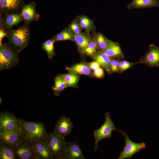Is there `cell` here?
Returning a JSON list of instances; mask_svg holds the SVG:
<instances>
[{"label": "cell", "mask_w": 159, "mask_h": 159, "mask_svg": "<svg viewBox=\"0 0 159 159\" xmlns=\"http://www.w3.org/2000/svg\"><path fill=\"white\" fill-rule=\"evenodd\" d=\"M20 120L21 141L44 140L47 137L48 134L44 123Z\"/></svg>", "instance_id": "1"}, {"label": "cell", "mask_w": 159, "mask_h": 159, "mask_svg": "<svg viewBox=\"0 0 159 159\" xmlns=\"http://www.w3.org/2000/svg\"><path fill=\"white\" fill-rule=\"evenodd\" d=\"M29 24H24L18 29L7 32L8 43L21 52L28 45L30 37Z\"/></svg>", "instance_id": "2"}, {"label": "cell", "mask_w": 159, "mask_h": 159, "mask_svg": "<svg viewBox=\"0 0 159 159\" xmlns=\"http://www.w3.org/2000/svg\"><path fill=\"white\" fill-rule=\"evenodd\" d=\"M20 52L8 43L0 47V70L7 69L17 65Z\"/></svg>", "instance_id": "3"}, {"label": "cell", "mask_w": 159, "mask_h": 159, "mask_svg": "<svg viewBox=\"0 0 159 159\" xmlns=\"http://www.w3.org/2000/svg\"><path fill=\"white\" fill-rule=\"evenodd\" d=\"M105 120L104 123L99 128L95 130L93 133L95 140L94 150L95 151L99 147L98 143L99 142L107 138L111 139L113 131L115 130L118 131L115 128L110 118L109 112L105 113Z\"/></svg>", "instance_id": "4"}, {"label": "cell", "mask_w": 159, "mask_h": 159, "mask_svg": "<svg viewBox=\"0 0 159 159\" xmlns=\"http://www.w3.org/2000/svg\"><path fill=\"white\" fill-rule=\"evenodd\" d=\"M44 140L48 143L54 159H63V154L67 144L65 138L52 132L48 134Z\"/></svg>", "instance_id": "5"}, {"label": "cell", "mask_w": 159, "mask_h": 159, "mask_svg": "<svg viewBox=\"0 0 159 159\" xmlns=\"http://www.w3.org/2000/svg\"><path fill=\"white\" fill-rule=\"evenodd\" d=\"M125 138V144L123 150L120 152L118 159H130L134 154L139 152L146 147V144L143 142L135 143L131 140L128 135L125 132L118 130Z\"/></svg>", "instance_id": "6"}, {"label": "cell", "mask_w": 159, "mask_h": 159, "mask_svg": "<svg viewBox=\"0 0 159 159\" xmlns=\"http://www.w3.org/2000/svg\"><path fill=\"white\" fill-rule=\"evenodd\" d=\"M19 118L9 111L0 113V133L19 128L21 125Z\"/></svg>", "instance_id": "7"}, {"label": "cell", "mask_w": 159, "mask_h": 159, "mask_svg": "<svg viewBox=\"0 0 159 159\" xmlns=\"http://www.w3.org/2000/svg\"><path fill=\"white\" fill-rule=\"evenodd\" d=\"M12 149L16 158L37 159L31 141H21Z\"/></svg>", "instance_id": "8"}, {"label": "cell", "mask_w": 159, "mask_h": 159, "mask_svg": "<svg viewBox=\"0 0 159 159\" xmlns=\"http://www.w3.org/2000/svg\"><path fill=\"white\" fill-rule=\"evenodd\" d=\"M21 141L20 127L0 133V143L13 149Z\"/></svg>", "instance_id": "9"}, {"label": "cell", "mask_w": 159, "mask_h": 159, "mask_svg": "<svg viewBox=\"0 0 159 159\" xmlns=\"http://www.w3.org/2000/svg\"><path fill=\"white\" fill-rule=\"evenodd\" d=\"M138 63L150 67H158L159 66V47L153 44L150 45L148 51L141 57Z\"/></svg>", "instance_id": "10"}, {"label": "cell", "mask_w": 159, "mask_h": 159, "mask_svg": "<svg viewBox=\"0 0 159 159\" xmlns=\"http://www.w3.org/2000/svg\"><path fill=\"white\" fill-rule=\"evenodd\" d=\"M73 128V124L70 118L63 115L59 119L53 132L65 138L71 134Z\"/></svg>", "instance_id": "11"}, {"label": "cell", "mask_w": 159, "mask_h": 159, "mask_svg": "<svg viewBox=\"0 0 159 159\" xmlns=\"http://www.w3.org/2000/svg\"><path fill=\"white\" fill-rule=\"evenodd\" d=\"M20 14L24 24H29L31 22L37 21L40 15L36 12V4L32 1L25 4L22 8Z\"/></svg>", "instance_id": "12"}, {"label": "cell", "mask_w": 159, "mask_h": 159, "mask_svg": "<svg viewBox=\"0 0 159 159\" xmlns=\"http://www.w3.org/2000/svg\"><path fill=\"white\" fill-rule=\"evenodd\" d=\"M32 142L37 159H54L46 142L42 140Z\"/></svg>", "instance_id": "13"}, {"label": "cell", "mask_w": 159, "mask_h": 159, "mask_svg": "<svg viewBox=\"0 0 159 159\" xmlns=\"http://www.w3.org/2000/svg\"><path fill=\"white\" fill-rule=\"evenodd\" d=\"M0 13V26H3L7 32L11 30L14 26L23 21L20 13Z\"/></svg>", "instance_id": "14"}, {"label": "cell", "mask_w": 159, "mask_h": 159, "mask_svg": "<svg viewBox=\"0 0 159 159\" xmlns=\"http://www.w3.org/2000/svg\"><path fill=\"white\" fill-rule=\"evenodd\" d=\"M25 4L24 0H0V13H20Z\"/></svg>", "instance_id": "15"}, {"label": "cell", "mask_w": 159, "mask_h": 159, "mask_svg": "<svg viewBox=\"0 0 159 159\" xmlns=\"http://www.w3.org/2000/svg\"><path fill=\"white\" fill-rule=\"evenodd\" d=\"M78 144L73 141L67 143L63 154V159H85Z\"/></svg>", "instance_id": "16"}, {"label": "cell", "mask_w": 159, "mask_h": 159, "mask_svg": "<svg viewBox=\"0 0 159 159\" xmlns=\"http://www.w3.org/2000/svg\"><path fill=\"white\" fill-rule=\"evenodd\" d=\"M107 56L119 59H124V55L120 44L117 42L108 40L106 48L101 51Z\"/></svg>", "instance_id": "17"}, {"label": "cell", "mask_w": 159, "mask_h": 159, "mask_svg": "<svg viewBox=\"0 0 159 159\" xmlns=\"http://www.w3.org/2000/svg\"><path fill=\"white\" fill-rule=\"evenodd\" d=\"M159 8V0H132L127 6L128 9Z\"/></svg>", "instance_id": "18"}, {"label": "cell", "mask_w": 159, "mask_h": 159, "mask_svg": "<svg viewBox=\"0 0 159 159\" xmlns=\"http://www.w3.org/2000/svg\"><path fill=\"white\" fill-rule=\"evenodd\" d=\"M90 32L85 31L75 34L74 41L79 51L82 53L92 38Z\"/></svg>", "instance_id": "19"}, {"label": "cell", "mask_w": 159, "mask_h": 159, "mask_svg": "<svg viewBox=\"0 0 159 159\" xmlns=\"http://www.w3.org/2000/svg\"><path fill=\"white\" fill-rule=\"evenodd\" d=\"M66 69L68 72L79 75H83L88 76L92 74L91 69L87 64L80 62L70 67H67Z\"/></svg>", "instance_id": "20"}, {"label": "cell", "mask_w": 159, "mask_h": 159, "mask_svg": "<svg viewBox=\"0 0 159 159\" xmlns=\"http://www.w3.org/2000/svg\"><path fill=\"white\" fill-rule=\"evenodd\" d=\"M92 57L97 61L107 72L110 73V61L112 57H110L103 52L98 51Z\"/></svg>", "instance_id": "21"}, {"label": "cell", "mask_w": 159, "mask_h": 159, "mask_svg": "<svg viewBox=\"0 0 159 159\" xmlns=\"http://www.w3.org/2000/svg\"><path fill=\"white\" fill-rule=\"evenodd\" d=\"M67 87H68L64 80L62 74L56 76L54 79V86L52 87L54 94L59 96L61 92Z\"/></svg>", "instance_id": "22"}, {"label": "cell", "mask_w": 159, "mask_h": 159, "mask_svg": "<svg viewBox=\"0 0 159 159\" xmlns=\"http://www.w3.org/2000/svg\"><path fill=\"white\" fill-rule=\"evenodd\" d=\"M75 34L68 28L64 29L62 31L52 37L55 42L70 40L74 41Z\"/></svg>", "instance_id": "23"}, {"label": "cell", "mask_w": 159, "mask_h": 159, "mask_svg": "<svg viewBox=\"0 0 159 159\" xmlns=\"http://www.w3.org/2000/svg\"><path fill=\"white\" fill-rule=\"evenodd\" d=\"M55 42V40L52 38L47 39L41 45L42 48L46 52L48 58L50 59H52L56 55L54 47Z\"/></svg>", "instance_id": "24"}, {"label": "cell", "mask_w": 159, "mask_h": 159, "mask_svg": "<svg viewBox=\"0 0 159 159\" xmlns=\"http://www.w3.org/2000/svg\"><path fill=\"white\" fill-rule=\"evenodd\" d=\"M80 25L82 28L87 32H93L95 26L92 21L85 15H81L78 17Z\"/></svg>", "instance_id": "25"}, {"label": "cell", "mask_w": 159, "mask_h": 159, "mask_svg": "<svg viewBox=\"0 0 159 159\" xmlns=\"http://www.w3.org/2000/svg\"><path fill=\"white\" fill-rule=\"evenodd\" d=\"M62 74L68 87H75L77 86L80 78L79 74L69 72Z\"/></svg>", "instance_id": "26"}, {"label": "cell", "mask_w": 159, "mask_h": 159, "mask_svg": "<svg viewBox=\"0 0 159 159\" xmlns=\"http://www.w3.org/2000/svg\"><path fill=\"white\" fill-rule=\"evenodd\" d=\"M97 45L98 51L104 50L107 45L108 39L100 33L95 34L93 36Z\"/></svg>", "instance_id": "27"}, {"label": "cell", "mask_w": 159, "mask_h": 159, "mask_svg": "<svg viewBox=\"0 0 159 159\" xmlns=\"http://www.w3.org/2000/svg\"><path fill=\"white\" fill-rule=\"evenodd\" d=\"M12 149L10 148L4 144L0 143V159H15Z\"/></svg>", "instance_id": "28"}, {"label": "cell", "mask_w": 159, "mask_h": 159, "mask_svg": "<svg viewBox=\"0 0 159 159\" xmlns=\"http://www.w3.org/2000/svg\"><path fill=\"white\" fill-rule=\"evenodd\" d=\"M97 52L98 50L97 45L93 37L88 45L82 51V53L92 57Z\"/></svg>", "instance_id": "29"}, {"label": "cell", "mask_w": 159, "mask_h": 159, "mask_svg": "<svg viewBox=\"0 0 159 159\" xmlns=\"http://www.w3.org/2000/svg\"><path fill=\"white\" fill-rule=\"evenodd\" d=\"M67 28L75 34L81 32L82 29L80 25L78 17L72 21Z\"/></svg>", "instance_id": "30"}, {"label": "cell", "mask_w": 159, "mask_h": 159, "mask_svg": "<svg viewBox=\"0 0 159 159\" xmlns=\"http://www.w3.org/2000/svg\"><path fill=\"white\" fill-rule=\"evenodd\" d=\"M137 62H131L125 60L120 61L119 63L118 72L122 73L125 71L132 68Z\"/></svg>", "instance_id": "31"}, {"label": "cell", "mask_w": 159, "mask_h": 159, "mask_svg": "<svg viewBox=\"0 0 159 159\" xmlns=\"http://www.w3.org/2000/svg\"><path fill=\"white\" fill-rule=\"evenodd\" d=\"M119 59L112 57L110 63V72H118Z\"/></svg>", "instance_id": "32"}, {"label": "cell", "mask_w": 159, "mask_h": 159, "mask_svg": "<svg viewBox=\"0 0 159 159\" xmlns=\"http://www.w3.org/2000/svg\"><path fill=\"white\" fill-rule=\"evenodd\" d=\"M93 76L98 78H103L104 77V73L102 69L100 67L94 70Z\"/></svg>", "instance_id": "33"}, {"label": "cell", "mask_w": 159, "mask_h": 159, "mask_svg": "<svg viewBox=\"0 0 159 159\" xmlns=\"http://www.w3.org/2000/svg\"><path fill=\"white\" fill-rule=\"evenodd\" d=\"M88 64L90 69L93 70L100 67V66L99 63L95 60L90 62Z\"/></svg>", "instance_id": "34"}, {"label": "cell", "mask_w": 159, "mask_h": 159, "mask_svg": "<svg viewBox=\"0 0 159 159\" xmlns=\"http://www.w3.org/2000/svg\"><path fill=\"white\" fill-rule=\"evenodd\" d=\"M7 32L3 27L0 26V47L2 45V40L5 37L7 36Z\"/></svg>", "instance_id": "35"}, {"label": "cell", "mask_w": 159, "mask_h": 159, "mask_svg": "<svg viewBox=\"0 0 159 159\" xmlns=\"http://www.w3.org/2000/svg\"><path fill=\"white\" fill-rule=\"evenodd\" d=\"M2 102V99L0 97V103L1 104Z\"/></svg>", "instance_id": "36"}]
</instances>
